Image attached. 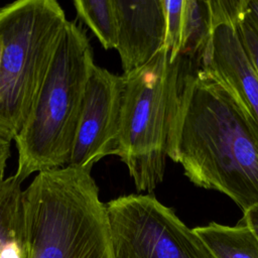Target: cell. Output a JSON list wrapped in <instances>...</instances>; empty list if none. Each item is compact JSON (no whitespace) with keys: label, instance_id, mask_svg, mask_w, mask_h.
Listing matches in <instances>:
<instances>
[{"label":"cell","instance_id":"cell-11","mask_svg":"<svg viewBox=\"0 0 258 258\" xmlns=\"http://www.w3.org/2000/svg\"><path fill=\"white\" fill-rule=\"evenodd\" d=\"M194 231L214 258H258V237L242 221L236 226L212 222Z\"/></svg>","mask_w":258,"mask_h":258},{"label":"cell","instance_id":"cell-10","mask_svg":"<svg viewBox=\"0 0 258 258\" xmlns=\"http://www.w3.org/2000/svg\"><path fill=\"white\" fill-rule=\"evenodd\" d=\"M22 180L14 174L0 182V258H28Z\"/></svg>","mask_w":258,"mask_h":258},{"label":"cell","instance_id":"cell-7","mask_svg":"<svg viewBox=\"0 0 258 258\" xmlns=\"http://www.w3.org/2000/svg\"><path fill=\"white\" fill-rule=\"evenodd\" d=\"M123 89V76L94 66L84 95L68 166L92 171L99 160L114 153Z\"/></svg>","mask_w":258,"mask_h":258},{"label":"cell","instance_id":"cell-6","mask_svg":"<svg viewBox=\"0 0 258 258\" xmlns=\"http://www.w3.org/2000/svg\"><path fill=\"white\" fill-rule=\"evenodd\" d=\"M105 204L114 258H214L194 229L153 195Z\"/></svg>","mask_w":258,"mask_h":258},{"label":"cell","instance_id":"cell-2","mask_svg":"<svg viewBox=\"0 0 258 258\" xmlns=\"http://www.w3.org/2000/svg\"><path fill=\"white\" fill-rule=\"evenodd\" d=\"M91 172L68 165L41 171L23 189L28 258H114Z\"/></svg>","mask_w":258,"mask_h":258},{"label":"cell","instance_id":"cell-15","mask_svg":"<svg viewBox=\"0 0 258 258\" xmlns=\"http://www.w3.org/2000/svg\"><path fill=\"white\" fill-rule=\"evenodd\" d=\"M238 29L244 48L258 72V27L247 12L238 22Z\"/></svg>","mask_w":258,"mask_h":258},{"label":"cell","instance_id":"cell-12","mask_svg":"<svg viewBox=\"0 0 258 258\" xmlns=\"http://www.w3.org/2000/svg\"><path fill=\"white\" fill-rule=\"evenodd\" d=\"M213 30L209 0H183L180 54L200 63Z\"/></svg>","mask_w":258,"mask_h":258},{"label":"cell","instance_id":"cell-17","mask_svg":"<svg viewBox=\"0 0 258 258\" xmlns=\"http://www.w3.org/2000/svg\"><path fill=\"white\" fill-rule=\"evenodd\" d=\"M242 222L245 223L258 237V206H255L248 210L247 212L243 213Z\"/></svg>","mask_w":258,"mask_h":258},{"label":"cell","instance_id":"cell-8","mask_svg":"<svg viewBox=\"0 0 258 258\" xmlns=\"http://www.w3.org/2000/svg\"><path fill=\"white\" fill-rule=\"evenodd\" d=\"M239 21L213 23L200 68L226 89L258 138V72L242 43Z\"/></svg>","mask_w":258,"mask_h":258},{"label":"cell","instance_id":"cell-4","mask_svg":"<svg viewBox=\"0 0 258 258\" xmlns=\"http://www.w3.org/2000/svg\"><path fill=\"white\" fill-rule=\"evenodd\" d=\"M198 63L180 54L169 60L163 47L147 64L124 78L115 155L127 166L136 189L151 194L162 182L173 104L186 71Z\"/></svg>","mask_w":258,"mask_h":258},{"label":"cell","instance_id":"cell-14","mask_svg":"<svg viewBox=\"0 0 258 258\" xmlns=\"http://www.w3.org/2000/svg\"><path fill=\"white\" fill-rule=\"evenodd\" d=\"M165 14L164 48L173 61L180 55L183 0H162Z\"/></svg>","mask_w":258,"mask_h":258},{"label":"cell","instance_id":"cell-5","mask_svg":"<svg viewBox=\"0 0 258 258\" xmlns=\"http://www.w3.org/2000/svg\"><path fill=\"white\" fill-rule=\"evenodd\" d=\"M68 19L55 0H18L0 8V135L22 129L49 71Z\"/></svg>","mask_w":258,"mask_h":258},{"label":"cell","instance_id":"cell-18","mask_svg":"<svg viewBox=\"0 0 258 258\" xmlns=\"http://www.w3.org/2000/svg\"><path fill=\"white\" fill-rule=\"evenodd\" d=\"M248 13L258 27V0H248Z\"/></svg>","mask_w":258,"mask_h":258},{"label":"cell","instance_id":"cell-13","mask_svg":"<svg viewBox=\"0 0 258 258\" xmlns=\"http://www.w3.org/2000/svg\"><path fill=\"white\" fill-rule=\"evenodd\" d=\"M77 15L105 49L117 48V16L114 0H75Z\"/></svg>","mask_w":258,"mask_h":258},{"label":"cell","instance_id":"cell-9","mask_svg":"<svg viewBox=\"0 0 258 258\" xmlns=\"http://www.w3.org/2000/svg\"><path fill=\"white\" fill-rule=\"evenodd\" d=\"M117 48L123 75L147 64L163 47L165 14L162 0H114Z\"/></svg>","mask_w":258,"mask_h":258},{"label":"cell","instance_id":"cell-19","mask_svg":"<svg viewBox=\"0 0 258 258\" xmlns=\"http://www.w3.org/2000/svg\"><path fill=\"white\" fill-rule=\"evenodd\" d=\"M1 58H2V41L0 39V64H1Z\"/></svg>","mask_w":258,"mask_h":258},{"label":"cell","instance_id":"cell-16","mask_svg":"<svg viewBox=\"0 0 258 258\" xmlns=\"http://www.w3.org/2000/svg\"><path fill=\"white\" fill-rule=\"evenodd\" d=\"M11 154V141L5 139L0 135V182H2L5 177V168L7 164V160L9 159Z\"/></svg>","mask_w":258,"mask_h":258},{"label":"cell","instance_id":"cell-1","mask_svg":"<svg viewBox=\"0 0 258 258\" xmlns=\"http://www.w3.org/2000/svg\"><path fill=\"white\" fill-rule=\"evenodd\" d=\"M167 157L190 182L228 196L243 213L258 206V138L226 89L198 63L176 94Z\"/></svg>","mask_w":258,"mask_h":258},{"label":"cell","instance_id":"cell-3","mask_svg":"<svg viewBox=\"0 0 258 258\" xmlns=\"http://www.w3.org/2000/svg\"><path fill=\"white\" fill-rule=\"evenodd\" d=\"M94 66L86 32L68 20L41 89L14 139V175L22 181L33 173L67 166Z\"/></svg>","mask_w":258,"mask_h":258}]
</instances>
